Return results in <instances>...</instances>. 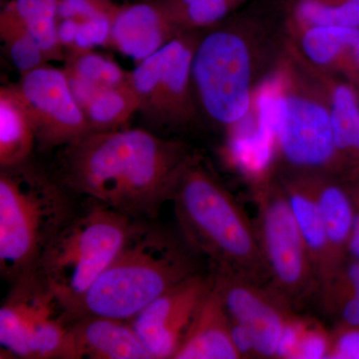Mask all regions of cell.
<instances>
[{
  "instance_id": "cell-2",
  "label": "cell",
  "mask_w": 359,
  "mask_h": 359,
  "mask_svg": "<svg viewBox=\"0 0 359 359\" xmlns=\"http://www.w3.org/2000/svg\"><path fill=\"white\" fill-rule=\"evenodd\" d=\"M170 200L184 243L210 259L215 273L268 280L256 224L195 156L179 175Z\"/></svg>"
},
{
  "instance_id": "cell-8",
  "label": "cell",
  "mask_w": 359,
  "mask_h": 359,
  "mask_svg": "<svg viewBox=\"0 0 359 359\" xmlns=\"http://www.w3.org/2000/svg\"><path fill=\"white\" fill-rule=\"evenodd\" d=\"M191 32L180 33L130 72L139 112L155 126L179 127L195 118L192 63L200 39Z\"/></svg>"
},
{
  "instance_id": "cell-5",
  "label": "cell",
  "mask_w": 359,
  "mask_h": 359,
  "mask_svg": "<svg viewBox=\"0 0 359 359\" xmlns=\"http://www.w3.org/2000/svg\"><path fill=\"white\" fill-rule=\"evenodd\" d=\"M138 224L136 219L94 202L71 217L53 238L36 273L71 316Z\"/></svg>"
},
{
  "instance_id": "cell-26",
  "label": "cell",
  "mask_w": 359,
  "mask_h": 359,
  "mask_svg": "<svg viewBox=\"0 0 359 359\" xmlns=\"http://www.w3.org/2000/svg\"><path fill=\"white\" fill-rule=\"evenodd\" d=\"M59 0H36L27 30L43 51L47 60H62L65 51L57 35Z\"/></svg>"
},
{
  "instance_id": "cell-30",
  "label": "cell",
  "mask_w": 359,
  "mask_h": 359,
  "mask_svg": "<svg viewBox=\"0 0 359 359\" xmlns=\"http://www.w3.org/2000/svg\"><path fill=\"white\" fill-rule=\"evenodd\" d=\"M119 6L113 0H59L58 20L114 16Z\"/></svg>"
},
{
  "instance_id": "cell-14",
  "label": "cell",
  "mask_w": 359,
  "mask_h": 359,
  "mask_svg": "<svg viewBox=\"0 0 359 359\" xmlns=\"http://www.w3.org/2000/svg\"><path fill=\"white\" fill-rule=\"evenodd\" d=\"M65 359H153L129 320L83 314L68 328Z\"/></svg>"
},
{
  "instance_id": "cell-21",
  "label": "cell",
  "mask_w": 359,
  "mask_h": 359,
  "mask_svg": "<svg viewBox=\"0 0 359 359\" xmlns=\"http://www.w3.org/2000/svg\"><path fill=\"white\" fill-rule=\"evenodd\" d=\"M66 76L78 104L96 89L109 88L130 82V73L112 59L92 50L65 56Z\"/></svg>"
},
{
  "instance_id": "cell-27",
  "label": "cell",
  "mask_w": 359,
  "mask_h": 359,
  "mask_svg": "<svg viewBox=\"0 0 359 359\" xmlns=\"http://www.w3.org/2000/svg\"><path fill=\"white\" fill-rule=\"evenodd\" d=\"M11 62L21 75L47 65L46 56L26 28L0 34Z\"/></svg>"
},
{
  "instance_id": "cell-24",
  "label": "cell",
  "mask_w": 359,
  "mask_h": 359,
  "mask_svg": "<svg viewBox=\"0 0 359 359\" xmlns=\"http://www.w3.org/2000/svg\"><path fill=\"white\" fill-rule=\"evenodd\" d=\"M302 53L313 65H334L346 49L359 42V28L339 26H311L299 28Z\"/></svg>"
},
{
  "instance_id": "cell-20",
  "label": "cell",
  "mask_w": 359,
  "mask_h": 359,
  "mask_svg": "<svg viewBox=\"0 0 359 359\" xmlns=\"http://www.w3.org/2000/svg\"><path fill=\"white\" fill-rule=\"evenodd\" d=\"M335 325H359V261L347 257L321 285L318 299Z\"/></svg>"
},
{
  "instance_id": "cell-33",
  "label": "cell",
  "mask_w": 359,
  "mask_h": 359,
  "mask_svg": "<svg viewBox=\"0 0 359 359\" xmlns=\"http://www.w3.org/2000/svg\"><path fill=\"white\" fill-rule=\"evenodd\" d=\"M78 26H79V20H77L67 18V20H58V40L65 52L72 50L73 46H74Z\"/></svg>"
},
{
  "instance_id": "cell-23",
  "label": "cell",
  "mask_w": 359,
  "mask_h": 359,
  "mask_svg": "<svg viewBox=\"0 0 359 359\" xmlns=\"http://www.w3.org/2000/svg\"><path fill=\"white\" fill-rule=\"evenodd\" d=\"M335 147L341 158L359 161V104L348 86L337 85L330 94Z\"/></svg>"
},
{
  "instance_id": "cell-37",
  "label": "cell",
  "mask_w": 359,
  "mask_h": 359,
  "mask_svg": "<svg viewBox=\"0 0 359 359\" xmlns=\"http://www.w3.org/2000/svg\"><path fill=\"white\" fill-rule=\"evenodd\" d=\"M287 1H289V2H290V1H292V0H287Z\"/></svg>"
},
{
  "instance_id": "cell-12",
  "label": "cell",
  "mask_w": 359,
  "mask_h": 359,
  "mask_svg": "<svg viewBox=\"0 0 359 359\" xmlns=\"http://www.w3.org/2000/svg\"><path fill=\"white\" fill-rule=\"evenodd\" d=\"M230 320L249 332L257 356L276 358L285 321L295 313L271 294L266 285L229 273H212Z\"/></svg>"
},
{
  "instance_id": "cell-6",
  "label": "cell",
  "mask_w": 359,
  "mask_h": 359,
  "mask_svg": "<svg viewBox=\"0 0 359 359\" xmlns=\"http://www.w3.org/2000/svg\"><path fill=\"white\" fill-rule=\"evenodd\" d=\"M237 23L215 27L199 39L192 63L193 88L205 114L231 128L250 112L255 55Z\"/></svg>"
},
{
  "instance_id": "cell-11",
  "label": "cell",
  "mask_w": 359,
  "mask_h": 359,
  "mask_svg": "<svg viewBox=\"0 0 359 359\" xmlns=\"http://www.w3.org/2000/svg\"><path fill=\"white\" fill-rule=\"evenodd\" d=\"M214 275L198 273L151 302L129 320L153 359H174Z\"/></svg>"
},
{
  "instance_id": "cell-9",
  "label": "cell",
  "mask_w": 359,
  "mask_h": 359,
  "mask_svg": "<svg viewBox=\"0 0 359 359\" xmlns=\"http://www.w3.org/2000/svg\"><path fill=\"white\" fill-rule=\"evenodd\" d=\"M278 154L294 175L334 176L342 160L335 147L330 104L299 88L285 73L278 130Z\"/></svg>"
},
{
  "instance_id": "cell-7",
  "label": "cell",
  "mask_w": 359,
  "mask_h": 359,
  "mask_svg": "<svg viewBox=\"0 0 359 359\" xmlns=\"http://www.w3.org/2000/svg\"><path fill=\"white\" fill-rule=\"evenodd\" d=\"M256 203L257 237L268 275L266 287L297 313L318 299L320 280L282 182L271 179L256 187Z\"/></svg>"
},
{
  "instance_id": "cell-36",
  "label": "cell",
  "mask_w": 359,
  "mask_h": 359,
  "mask_svg": "<svg viewBox=\"0 0 359 359\" xmlns=\"http://www.w3.org/2000/svg\"><path fill=\"white\" fill-rule=\"evenodd\" d=\"M7 1H8V0H0V2H1V6H4V4H6Z\"/></svg>"
},
{
  "instance_id": "cell-18",
  "label": "cell",
  "mask_w": 359,
  "mask_h": 359,
  "mask_svg": "<svg viewBox=\"0 0 359 359\" xmlns=\"http://www.w3.org/2000/svg\"><path fill=\"white\" fill-rule=\"evenodd\" d=\"M13 283L0 309L1 354L29 359L28 339L44 283L36 273Z\"/></svg>"
},
{
  "instance_id": "cell-34",
  "label": "cell",
  "mask_w": 359,
  "mask_h": 359,
  "mask_svg": "<svg viewBox=\"0 0 359 359\" xmlns=\"http://www.w3.org/2000/svg\"><path fill=\"white\" fill-rule=\"evenodd\" d=\"M347 255L359 261V214L356 212L353 231H351V238H349Z\"/></svg>"
},
{
  "instance_id": "cell-15",
  "label": "cell",
  "mask_w": 359,
  "mask_h": 359,
  "mask_svg": "<svg viewBox=\"0 0 359 359\" xmlns=\"http://www.w3.org/2000/svg\"><path fill=\"white\" fill-rule=\"evenodd\" d=\"M238 358L240 353L231 339L230 318L214 278L174 359Z\"/></svg>"
},
{
  "instance_id": "cell-17",
  "label": "cell",
  "mask_w": 359,
  "mask_h": 359,
  "mask_svg": "<svg viewBox=\"0 0 359 359\" xmlns=\"http://www.w3.org/2000/svg\"><path fill=\"white\" fill-rule=\"evenodd\" d=\"M304 176L308 178L318 203L335 269L348 257L347 249L355 219L353 199L346 184L339 183L334 176Z\"/></svg>"
},
{
  "instance_id": "cell-10",
  "label": "cell",
  "mask_w": 359,
  "mask_h": 359,
  "mask_svg": "<svg viewBox=\"0 0 359 359\" xmlns=\"http://www.w3.org/2000/svg\"><path fill=\"white\" fill-rule=\"evenodd\" d=\"M43 150L65 147L92 130L73 95L65 70L45 65L13 84Z\"/></svg>"
},
{
  "instance_id": "cell-3",
  "label": "cell",
  "mask_w": 359,
  "mask_h": 359,
  "mask_svg": "<svg viewBox=\"0 0 359 359\" xmlns=\"http://www.w3.org/2000/svg\"><path fill=\"white\" fill-rule=\"evenodd\" d=\"M190 248L139 223L89 287L72 318L83 314L131 320L168 290L199 273Z\"/></svg>"
},
{
  "instance_id": "cell-28",
  "label": "cell",
  "mask_w": 359,
  "mask_h": 359,
  "mask_svg": "<svg viewBox=\"0 0 359 359\" xmlns=\"http://www.w3.org/2000/svg\"><path fill=\"white\" fill-rule=\"evenodd\" d=\"M113 18L114 16H97L79 20L74 46L67 54L90 51L96 46L110 45Z\"/></svg>"
},
{
  "instance_id": "cell-29",
  "label": "cell",
  "mask_w": 359,
  "mask_h": 359,
  "mask_svg": "<svg viewBox=\"0 0 359 359\" xmlns=\"http://www.w3.org/2000/svg\"><path fill=\"white\" fill-rule=\"evenodd\" d=\"M332 346V332L320 323L306 318L295 359H328Z\"/></svg>"
},
{
  "instance_id": "cell-22",
  "label": "cell",
  "mask_w": 359,
  "mask_h": 359,
  "mask_svg": "<svg viewBox=\"0 0 359 359\" xmlns=\"http://www.w3.org/2000/svg\"><path fill=\"white\" fill-rule=\"evenodd\" d=\"M92 131L121 129L140 109L131 81L119 86L96 89L79 104Z\"/></svg>"
},
{
  "instance_id": "cell-19",
  "label": "cell",
  "mask_w": 359,
  "mask_h": 359,
  "mask_svg": "<svg viewBox=\"0 0 359 359\" xmlns=\"http://www.w3.org/2000/svg\"><path fill=\"white\" fill-rule=\"evenodd\" d=\"M36 144L34 131L13 85L0 88V167L22 164Z\"/></svg>"
},
{
  "instance_id": "cell-4",
  "label": "cell",
  "mask_w": 359,
  "mask_h": 359,
  "mask_svg": "<svg viewBox=\"0 0 359 359\" xmlns=\"http://www.w3.org/2000/svg\"><path fill=\"white\" fill-rule=\"evenodd\" d=\"M73 216L60 186L27 163L0 172V271L15 283L36 273L45 250Z\"/></svg>"
},
{
  "instance_id": "cell-31",
  "label": "cell",
  "mask_w": 359,
  "mask_h": 359,
  "mask_svg": "<svg viewBox=\"0 0 359 359\" xmlns=\"http://www.w3.org/2000/svg\"><path fill=\"white\" fill-rule=\"evenodd\" d=\"M328 359H359V325H335Z\"/></svg>"
},
{
  "instance_id": "cell-1",
  "label": "cell",
  "mask_w": 359,
  "mask_h": 359,
  "mask_svg": "<svg viewBox=\"0 0 359 359\" xmlns=\"http://www.w3.org/2000/svg\"><path fill=\"white\" fill-rule=\"evenodd\" d=\"M190 156L183 144L143 129L91 131L63 147L61 178L130 218H154Z\"/></svg>"
},
{
  "instance_id": "cell-16",
  "label": "cell",
  "mask_w": 359,
  "mask_h": 359,
  "mask_svg": "<svg viewBox=\"0 0 359 359\" xmlns=\"http://www.w3.org/2000/svg\"><path fill=\"white\" fill-rule=\"evenodd\" d=\"M280 182L313 261L320 289L334 266L318 203L306 176L292 174Z\"/></svg>"
},
{
  "instance_id": "cell-32",
  "label": "cell",
  "mask_w": 359,
  "mask_h": 359,
  "mask_svg": "<svg viewBox=\"0 0 359 359\" xmlns=\"http://www.w3.org/2000/svg\"><path fill=\"white\" fill-rule=\"evenodd\" d=\"M304 325H306V318H302L297 313L290 314L278 339L276 358L295 359L297 358Z\"/></svg>"
},
{
  "instance_id": "cell-25",
  "label": "cell",
  "mask_w": 359,
  "mask_h": 359,
  "mask_svg": "<svg viewBox=\"0 0 359 359\" xmlns=\"http://www.w3.org/2000/svg\"><path fill=\"white\" fill-rule=\"evenodd\" d=\"M292 22L299 28H359V0H292Z\"/></svg>"
},
{
  "instance_id": "cell-35",
  "label": "cell",
  "mask_w": 359,
  "mask_h": 359,
  "mask_svg": "<svg viewBox=\"0 0 359 359\" xmlns=\"http://www.w3.org/2000/svg\"><path fill=\"white\" fill-rule=\"evenodd\" d=\"M346 186L349 194H351L355 212L359 214V178L353 179L351 184H347Z\"/></svg>"
},
{
  "instance_id": "cell-13",
  "label": "cell",
  "mask_w": 359,
  "mask_h": 359,
  "mask_svg": "<svg viewBox=\"0 0 359 359\" xmlns=\"http://www.w3.org/2000/svg\"><path fill=\"white\" fill-rule=\"evenodd\" d=\"M183 32L163 0H141L116 11L110 46L140 63Z\"/></svg>"
}]
</instances>
